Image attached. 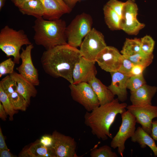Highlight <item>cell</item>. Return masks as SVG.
Listing matches in <instances>:
<instances>
[{
    "instance_id": "34",
    "label": "cell",
    "mask_w": 157,
    "mask_h": 157,
    "mask_svg": "<svg viewBox=\"0 0 157 157\" xmlns=\"http://www.w3.org/2000/svg\"><path fill=\"white\" fill-rule=\"evenodd\" d=\"M124 3V2L117 0H109L106 4L115 11L121 18Z\"/></svg>"
},
{
    "instance_id": "30",
    "label": "cell",
    "mask_w": 157,
    "mask_h": 157,
    "mask_svg": "<svg viewBox=\"0 0 157 157\" xmlns=\"http://www.w3.org/2000/svg\"><path fill=\"white\" fill-rule=\"evenodd\" d=\"M146 84L143 75L130 77L127 83V88L130 92L135 91Z\"/></svg>"
},
{
    "instance_id": "18",
    "label": "cell",
    "mask_w": 157,
    "mask_h": 157,
    "mask_svg": "<svg viewBox=\"0 0 157 157\" xmlns=\"http://www.w3.org/2000/svg\"><path fill=\"white\" fill-rule=\"evenodd\" d=\"M88 83L91 86L99 100L100 105H104L113 101L115 95L101 81L94 76Z\"/></svg>"
},
{
    "instance_id": "29",
    "label": "cell",
    "mask_w": 157,
    "mask_h": 157,
    "mask_svg": "<svg viewBox=\"0 0 157 157\" xmlns=\"http://www.w3.org/2000/svg\"><path fill=\"white\" fill-rule=\"evenodd\" d=\"M0 86L8 96L17 91L16 82L10 75L1 79L0 82Z\"/></svg>"
},
{
    "instance_id": "10",
    "label": "cell",
    "mask_w": 157,
    "mask_h": 157,
    "mask_svg": "<svg viewBox=\"0 0 157 157\" xmlns=\"http://www.w3.org/2000/svg\"><path fill=\"white\" fill-rule=\"evenodd\" d=\"M126 108L135 117L136 122L140 124L143 130L150 135L152 120L157 118V106L132 104L127 106Z\"/></svg>"
},
{
    "instance_id": "26",
    "label": "cell",
    "mask_w": 157,
    "mask_h": 157,
    "mask_svg": "<svg viewBox=\"0 0 157 157\" xmlns=\"http://www.w3.org/2000/svg\"><path fill=\"white\" fill-rule=\"evenodd\" d=\"M12 106L15 110L25 111L29 105L25 98L16 91L8 96Z\"/></svg>"
},
{
    "instance_id": "20",
    "label": "cell",
    "mask_w": 157,
    "mask_h": 157,
    "mask_svg": "<svg viewBox=\"0 0 157 157\" xmlns=\"http://www.w3.org/2000/svg\"><path fill=\"white\" fill-rule=\"evenodd\" d=\"M131 141L138 143L142 148L148 146L153 151L154 156L157 157V146L154 140L142 127L139 126L137 128L131 137Z\"/></svg>"
},
{
    "instance_id": "37",
    "label": "cell",
    "mask_w": 157,
    "mask_h": 157,
    "mask_svg": "<svg viewBox=\"0 0 157 157\" xmlns=\"http://www.w3.org/2000/svg\"><path fill=\"white\" fill-rule=\"evenodd\" d=\"M151 136L157 141V120L153 121Z\"/></svg>"
},
{
    "instance_id": "25",
    "label": "cell",
    "mask_w": 157,
    "mask_h": 157,
    "mask_svg": "<svg viewBox=\"0 0 157 157\" xmlns=\"http://www.w3.org/2000/svg\"><path fill=\"white\" fill-rule=\"evenodd\" d=\"M124 56L134 64L141 65L146 68L151 64L154 58L153 53L147 54L141 51L133 56Z\"/></svg>"
},
{
    "instance_id": "33",
    "label": "cell",
    "mask_w": 157,
    "mask_h": 157,
    "mask_svg": "<svg viewBox=\"0 0 157 157\" xmlns=\"http://www.w3.org/2000/svg\"><path fill=\"white\" fill-rule=\"evenodd\" d=\"M134 65L131 61L122 55V64L118 71L130 77L131 70Z\"/></svg>"
},
{
    "instance_id": "12",
    "label": "cell",
    "mask_w": 157,
    "mask_h": 157,
    "mask_svg": "<svg viewBox=\"0 0 157 157\" xmlns=\"http://www.w3.org/2000/svg\"><path fill=\"white\" fill-rule=\"evenodd\" d=\"M122 59V55L117 49L107 46L98 53L95 61L102 69L111 72L118 71Z\"/></svg>"
},
{
    "instance_id": "43",
    "label": "cell",
    "mask_w": 157,
    "mask_h": 157,
    "mask_svg": "<svg viewBox=\"0 0 157 157\" xmlns=\"http://www.w3.org/2000/svg\"><path fill=\"white\" fill-rule=\"evenodd\" d=\"M67 5L72 9L80 0H63Z\"/></svg>"
},
{
    "instance_id": "5",
    "label": "cell",
    "mask_w": 157,
    "mask_h": 157,
    "mask_svg": "<svg viewBox=\"0 0 157 157\" xmlns=\"http://www.w3.org/2000/svg\"><path fill=\"white\" fill-rule=\"evenodd\" d=\"M92 23V18L88 14L83 13L77 15L66 27L67 44L76 48L80 47L83 39L91 30Z\"/></svg>"
},
{
    "instance_id": "21",
    "label": "cell",
    "mask_w": 157,
    "mask_h": 157,
    "mask_svg": "<svg viewBox=\"0 0 157 157\" xmlns=\"http://www.w3.org/2000/svg\"><path fill=\"white\" fill-rule=\"evenodd\" d=\"M20 156L24 157H56L52 147H46L39 141L35 142L24 150Z\"/></svg>"
},
{
    "instance_id": "7",
    "label": "cell",
    "mask_w": 157,
    "mask_h": 157,
    "mask_svg": "<svg viewBox=\"0 0 157 157\" xmlns=\"http://www.w3.org/2000/svg\"><path fill=\"white\" fill-rule=\"evenodd\" d=\"M69 88L73 99L90 112L100 106L98 98L88 83L70 84Z\"/></svg>"
},
{
    "instance_id": "19",
    "label": "cell",
    "mask_w": 157,
    "mask_h": 157,
    "mask_svg": "<svg viewBox=\"0 0 157 157\" xmlns=\"http://www.w3.org/2000/svg\"><path fill=\"white\" fill-rule=\"evenodd\" d=\"M44 7V12L42 17L48 20L60 19L67 13L62 6L56 0H40Z\"/></svg>"
},
{
    "instance_id": "31",
    "label": "cell",
    "mask_w": 157,
    "mask_h": 157,
    "mask_svg": "<svg viewBox=\"0 0 157 157\" xmlns=\"http://www.w3.org/2000/svg\"><path fill=\"white\" fill-rule=\"evenodd\" d=\"M141 51L149 54L153 53L155 42L150 36L146 35L140 39Z\"/></svg>"
},
{
    "instance_id": "24",
    "label": "cell",
    "mask_w": 157,
    "mask_h": 157,
    "mask_svg": "<svg viewBox=\"0 0 157 157\" xmlns=\"http://www.w3.org/2000/svg\"><path fill=\"white\" fill-rule=\"evenodd\" d=\"M141 51L140 39L126 38L121 51L122 55L131 56Z\"/></svg>"
},
{
    "instance_id": "44",
    "label": "cell",
    "mask_w": 157,
    "mask_h": 157,
    "mask_svg": "<svg viewBox=\"0 0 157 157\" xmlns=\"http://www.w3.org/2000/svg\"><path fill=\"white\" fill-rule=\"evenodd\" d=\"M6 0H0V10L1 11L2 8L4 6Z\"/></svg>"
},
{
    "instance_id": "15",
    "label": "cell",
    "mask_w": 157,
    "mask_h": 157,
    "mask_svg": "<svg viewBox=\"0 0 157 157\" xmlns=\"http://www.w3.org/2000/svg\"><path fill=\"white\" fill-rule=\"evenodd\" d=\"M112 80L108 88L119 101L122 102L127 98V83L129 77L118 71L110 72Z\"/></svg>"
},
{
    "instance_id": "41",
    "label": "cell",
    "mask_w": 157,
    "mask_h": 157,
    "mask_svg": "<svg viewBox=\"0 0 157 157\" xmlns=\"http://www.w3.org/2000/svg\"><path fill=\"white\" fill-rule=\"evenodd\" d=\"M7 115L3 108V107L0 102V118L3 121H5L7 118Z\"/></svg>"
},
{
    "instance_id": "28",
    "label": "cell",
    "mask_w": 157,
    "mask_h": 157,
    "mask_svg": "<svg viewBox=\"0 0 157 157\" xmlns=\"http://www.w3.org/2000/svg\"><path fill=\"white\" fill-rule=\"evenodd\" d=\"M111 147L107 145H104L99 148H94L91 150L90 156L91 157H117V155L112 151Z\"/></svg>"
},
{
    "instance_id": "14",
    "label": "cell",
    "mask_w": 157,
    "mask_h": 157,
    "mask_svg": "<svg viewBox=\"0 0 157 157\" xmlns=\"http://www.w3.org/2000/svg\"><path fill=\"white\" fill-rule=\"evenodd\" d=\"M95 63L82 56L75 64L73 71V84L88 83L96 76L97 71Z\"/></svg>"
},
{
    "instance_id": "13",
    "label": "cell",
    "mask_w": 157,
    "mask_h": 157,
    "mask_svg": "<svg viewBox=\"0 0 157 157\" xmlns=\"http://www.w3.org/2000/svg\"><path fill=\"white\" fill-rule=\"evenodd\" d=\"M33 48L31 44L27 45L25 49L22 48L20 55L22 63L16 69L19 74L33 85L38 86L40 84L38 72L33 64L31 55Z\"/></svg>"
},
{
    "instance_id": "9",
    "label": "cell",
    "mask_w": 157,
    "mask_h": 157,
    "mask_svg": "<svg viewBox=\"0 0 157 157\" xmlns=\"http://www.w3.org/2000/svg\"><path fill=\"white\" fill-rule=\"evenodd\" d=\"M138 8L137 5L132 0L124 2L120 19V29L127 34L136 35L145 26L137 19Z\"/></svg>"
},
{
    "instance_id": "38",
    "label": "cell",
    "mask_w": 157,
    "mask_h": 157,
    "mask_svg": "<svg viewBox=\"0 0 157 157\" xmlns=\"http://www.w3.org/2000/svg\"><path fill=\"white\" fill-rule=\"evenodd\" d=\"M9 149L6 143L4 136L2 133L1 128H0V150Z\"/></svg>"
},
{
    "instance_id": "8",
    "label": "cell",
    "mask_w": 157,
    "mask_h": 157,
    "mask_svg": "<svg viewBox=\"0 0 157 157\" xmlns=\"http://www.w3.org/2000/svg\"><path fill=\"white\" fill-rule=\"evenodd\" d=\"M106 46L102 33L93 28L84 38L79 50L82 56L96 62L98 53Z\"/></svg>"
},
{
    "instance_id": "3",
    "label": "cell",
    "mask_w": 157,
    "mask_h": 157,
    "mask_svg": "<svg viewBox=\"0 0 157 157\" xmlns=\"http://www.w3.org/2000/svg\"><path fill=\"white\" fill-rule=\"evenodd\" d=\"M66 27L65 21L60 19L48 20L42 17L36 18L33 26L35 43L43 46L46 50L67 44Z\"/></svg>"
},
{
    "instance_id": "6",
    "label": "cell",
    "mask_w": 157,
    "mask_h": 157,
    "mask_svg": "<svg viewBox=\"0 0 157 157\" xmlns=\"http://www.w3.org/2000/svg\"><path fill=\"white\" fill-rule=\"evenodd\" d=\"M121 115V124L118 132L112 138L110 145L114 149L117 148L119 154L123 157L125 149V142L133 135L135 131L136 121L135 117L128 110Z\"/></svg>"
},
{
    "instance_id": "36",
    "label": "cell",
    "mask_w": 157,
    "mask_h": 157,
    "mask_svg": "<svg viewBox=\"0 0 157 157\" xmlns=\"http://www.w3.org/2000/svg\"><path fill=\"white\" fill-rule=\"evenodd\" d=\"M146 68L141 65L134 64L131 70V76H139L142 75L143 72Z\"/></svg>"
},
{
    "instance_id": "4",
    "label": "cell",
    "mask_w": 157,
    "mask_h": 157,
    "mask_svg": "<svg viewBox=\"0 0 157 157\" xmlns=\"http://www.w3.org/2000/svg\"><path fill=\"white\" fill-rule=\"evenodd\" d=\"M31 44L22 29L17 31L6 25L0 30V49L7 57L13 56L15 63H19L22 47Z\"/></svg>"
},
{
    "instance_id": "27",
    "label": "cell",
    "mask_w": 157,
    "mask_h": 157,
    "mask_svg": "<svg viewBox=\"0 0 157 157\" xmlns=\"http://www.w3.org/2000/svg\"><path fill=\"white\" fill-rule=\"evenodd\" d=\"M0 101L2 104L7 114L9 115L10 120L12 121L14 115L17 112V111L13 108L8 95L4 92L1 86Z\"/></svg>"
},
{
    "instance_id": "32",
    "label": "cell",
    "mask_w": 157,
    "mask_h": 157,
    "mask_svg": "<svg viewBox=\"0 0 157 157\" xmlns=\"http://www.w3.org/2000/svg\"><path fill=\"white\" fill-rule=\"evenodd\" d=\"M15 64L11 58L1 62L0 64V77L5 74H10L13 73Z\"/></svg>"
},
{
    "instance_id": "22",
    "label": "cell",
    "mask_w": 157,
    "mask_h": 157,
    "mask_svg": "<svg viewBox=\"0 0 157 157\" xmlns=\"http://www.w3.org/2000/svg\"><path fill=\"white\" fill-rule=\"evenodd\" d=\"M23 15L32 16L36 18L42 17L44 10L40 0H30L19 9Z\"/></svg>"
},
{
    "instance_id": "17",
    "label": "cell",
    "mask_w": 157,
    "mask_h": 157,
    "mask_svg": "<svg viewBox=\"0 0 157 157\" xmlns=\"http://www.w3.org/2000/svg\"><path fill=\"white\" fill-rule=\"evenodd\" d=\"M17 83V91L22 95L29 104L31 97H35L37 93L35 86L19 74L15 72L10 74Z\"/></svg>"
},
{
    "instance_id": "11",
    "label": "cell",
    "mask_w": 157,
    "mask_h": 157,
    "mask_svg": "<svg viewBox=\"0 0 157 157\" xmlns=\"http://www.w3.org/2000/svg\"><path fill=\"white\" fill-rule=\"evenodd\" d=\"M52 136L53 139L52 148L56 157H78L76 154L77 143L72 137L55 131Z\"/></svg>"
},
{
    "instance_id": "1",
    "label": "cell",
    "mask_w": 157,
    "mask_h": 157,
    "mask_svg": "<svg viewBox=\"0 0 157 157\" xmlns=\"http://www.w3.org/2000/svg\"><path fill=\"white\" fill-rule=\"evenodd\" d=\"M82 56L80 50L67 44L46 50L41 62L47 74L54 78L62 77L72 84L74 66Z\"/></svg>"
},
{
    "instance_id": "35",
    "label": "cell",
    "mask_w": 157,
    "mask_h": 157,
    "mask_svg": "<svg viewBox=\"0 0 157 157\" xmlns=\"http://www.w3.org/2000/svg\"><path fill=\"white\" fill-rule=\"evenodd\" d=\"M39 141L44 146L48 147H52L53 142L52 135H46L42 136Z\"/></svg>"
},
{
    "instance_id": "16",
    "label": "cell",
    "mask_w": 157,
    "mask_h": 157,
    "mask_svg": "<svg viewBox=\"0 0 157 157\" xmlns=\"http://www.w3.org/2000/svg\"><path fill=\"white\" fill-rule=\"evenodd\" d=\"M157 91L156 86L146 84L135 91L130 92V100L133 105H152V99Z\"/></svg>"
},
{
    "instance_id": "45",
    "label": "cell",
    "mask_w": 157,
    "mask_h": 157,
    "mask_svg": "<svg viewBox=\"0 0 157 157\" xmlns=\"http://www.w3.org/2000/svg\"><path fill=\"white\" fill-rule=\"evenodd\" d=\"M134 2L135 1V0H132Z\"/></svg>"
},
{
    "instance_id": "40",
    "label": "cell",
    "mask_w": 157,
    "mask_h": 157,
    "mask_svg": "<svg viewBox=\"0 0 157 157\" xmlns=\"http://www.w3.org/2000/svg\"><path fill=\"white\" fill-rule=\"evenodd\" d=\"M15 156L10 152L9 149L0 150V157H14Z\"/></svg>"
},
{
    "instance_id": "2",
    "label": "cell",
    "mask_w": 157,
    "mask_h": 157,
    "mask_svg": "<svg viewBox=\"0 0 157 157\" xmlns=\"http://www.w3.org/2000/svg\"><path fill=\"white\" fill-rule=\"evenodd\" d=\"M117 98L104 105H100L84 116V123L89 127L92 133L103 140L113 138L110 129L117 115L125 112L126 103H120Z\"/></svg>"
},
{
    "instance_id": "39",
    "label": "cell",
    "mask_w": 157,
    "mask_h": 157,
    "mask_svg": "<svg viewBox=\"0 0 157 157\" xmlns=\"http://www.w3.org/2000/svg\"><path fill=\"white\" fill-rule=\"evenodd\" d=\"M30 0H11L15 6L19 9L22 8L27 2Z\"/></svg>"
},
{
    "instance_id": "42",
    "label": "cell",
    "mask_w": 157,
    "mask_h": 157,
    "mask_svg": "<svg viewBox=\"0 0 157 157\" xmlns=\"http://www.w3.org/2000/svg\"><path fill=\"white\" fill-rule=\"evenodd\" d=\"M64 8L67 13H70L72 10V9L68 7L63 0H56Z\"/></svg>"
},
{
    "instance_id": "23",
    "label": "cell",
    "mask_w": 157,
    "mask_h": 157,
    "mask_svg": "<svg viewBox=\"0 0 157 157\" xmlns=\"http://www.w3.org/2000/svg\"><path fill=\"white\" fill-rule=\"evenodd\" d=\"M103 10L105 21L108 28L112 30L120 29L121 18L119 15L106 4L104 6Z\"/></svg>"
}]
</instances>
